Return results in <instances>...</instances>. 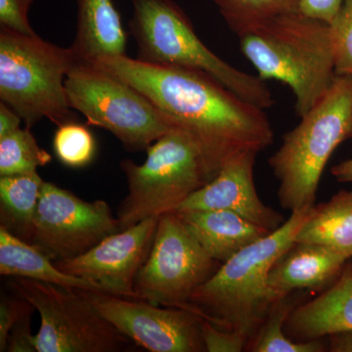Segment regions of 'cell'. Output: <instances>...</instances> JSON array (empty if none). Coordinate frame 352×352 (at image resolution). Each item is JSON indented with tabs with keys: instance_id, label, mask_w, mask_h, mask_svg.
<instances>
[{
	"instance_id": "obj_2",
	"label": "cell",
	"mask_w": 352,
	"mask_h": 352,
	"mask_svg": "<svg viewBox=\"0 0 352 352\" xmlns=\"http://www.w3.org/2000/svg\"><path fill=\"white\" fill-rule=\"evenodd\" d=\"M314 207L291 212L277 230L221 263L196 289L186 309L217 328L237 331L250 339L254 337L275 303L268 289L271 268L295 243Z\"/></svg>"
},
{
	"instance_id": "obj_18",
	"label": "cell",
	"mask_w": 352,
	"mask_h": 352,
	"mask_svg": "<svg viewBox=\"0 0 352 352\" xmlns=\"http://www.w3.org/2000/svg\"><path fill=\"white\" fill-rule=\"evenodd\" d=\"M72 50L76 60L126 55V32L112 0H78V22Z\"/></svg>"
},
{
	"instance_id": "obj_9",
	"label": "cell",
	"mask_w": 352,
	"mask_h": 352,
	"mask_svg": "<svg viewBox=\"0 0 352 352\" xmlns=\"http://www.w3.org/2000/svg\"><path fill=\"white\" fill-rule=\"evenodd\" d=\"M9 286L41 316L36 352L136 351L138 346L106 320L80 289L25 278H11Z\"/></svg>"
},
{
	"instance_id": "obj_29",
	"label": "cell",
	"mask_w": 352,
	"mask_h": 352,
	"mask_svg": "<svg viewBox=\"0 0 352 352\" xmlns=\"http://www.w3.org/2000/svg\"><path fill=\"white\" fill-rule=\"evenodd\" d=\"M31 307V303L16 293L12 296L2 293L0 298V351H6L9 332L21 315Z\"/></svg>"
},
{
	"instance_id": "obj_1",
	"label": "cell",
	"mask_w": 352,
	"mask_h": 352,
	"mask_svg": "<svg viewBox=\"0 0 352 352\" xmlns=\"http://www.w3.org/2000/svg\"><path fill=\"white\" fill-rule=\"evenodd\" d=\"M90 62L142 92L173 127L186 132L201 153L210 182L229 162L247 152L263 151L274 140L263 109L203 72L146 63L126 55Z\"/></svg>"
},
{
	"instance_id": "obj_5",
	"label": "cell",
	"mask_w": 352,
	"mask_h": 352,
	"mask_svg": "<svg viewBox=\"0 0 352 352\" xmlns=\"http://www.w3.org/2000/svg\"><path fill=\"white\" fill-rule=\"evenodd\" d=\"M129 27L138 46L136 59L197 69L252 105L263 110L274 105L265 80L234 68L208 50L186 14L173 0H133Z\"/></svg>"
},
{
	"instance_id": "obj_16",
	"label": "cell",
	"mask_w": 352,
	"mask_h": 352,
	"mask_svg": "<svg viewBox=\"0 0 352 352\" xmlns=\"http://www.w3.org/2000/svg\"><path fill=\"white\" fill-rule=\"evenodd\" d=\"M349 331H352L351 259L332 286L314 300L294 307L285 324L287 336L300 342Z\"/></svg>"
},
{
	"instance_id": "obj_24",
	"label": "cell",
	"mask_w": 352,
	"mask_h": 352,
	"mask_svg": "<svg viewBox=\"0 0 352 352\" xmlns=\"http://www.w3.org/2000/svg\"><path fill=\"white\" fill-rule=\"evenodd\" d=\"M52 161L25 126L0 139V176L25 175L38 171Z\"/></svg>"
},
{
	"instance_id": "obj_17",
	"label": "cell",
	"mask_w": 352,
	"mask_h": 352,
	"mask_svg": "<svg viewBox=\"0 0 352 352\" xmlns=\"http://www.w3.org/2000/svg\"><path fill=\"white\" fill-rule=\"evenodd\" d=\"M210 258L226 263L270 231L224 210H175Z\"/></svg>"
},
{
	"instance_id": "obj_33",
	"label": "cell",
	"mask_w": 352,
	"mask_h": 352,
	"mask_svg": "<svg viewBox=\"0 0 352 352\" xmlns=\"http://www.w3.org/2000/svg\"><path fill=\"white\" fill-rule=\"evenodd\" d=\"M331 173L339 182H352V157L333 166Z\"/></svg>"
},
{
	"instance_id": "obj_26",
	"label": "cell",
	"mask_w": 352,
	"mask_h": 352,
	"mask_svg": "<svg viewBox=\"0 0 352 352\" xmlns=\"http://www.w3.org/2000/svg\"><path fill=\"white\" fill-rule=\"evenodd\" d=\"M329 27L336 76L352 78V0H344Z\"/></svg>"
},
{
	"instance_id": "obj_25",
	"label": "cell",
	"mask_w": 352,
	"mask_h": 352,
	"mask_svg": "<svg viewBox=\"0 0 352 352\" xmlns=\"http://www.w3.org/2000/svg\"><path fill=\"white\" fill-rule=\"evenodd\" d=\"M53 149L64 166L80 168L88 166L94 159L96 142L87 126L74 120L58 126L53 138Z\"/></svg>"
},
{
	"instance_id": "obj_7",
	"label": "cell",
	"mask_w": 352,
	"mask_h": 352,
	"mask_svg": "<svg viewBox=\"0 0 352 352\" xmlns=\"http://www.w3.org/2000/svg\"><path fill=\"white\" fill-rule=\"evenodd\" d=\"M146 152L142 164L131 160L120 162L129 186L118 210L120 230L177 210L190 195L210 182L198 147L182 129H170Z\"/></svg>"
},
{
	"instance_id": "obj_30",
	"label": "cell",
	"mask_w": 352,
	"mask_h": 352,
	"mask_svg": "<svg viewBox=\"0 0 352 352\" xmlns=\"http://www.w3.org/2000/svg\"><path fill=\"white\" fill-rule=\"evenodd\" d=\"M34 307H32L21 315L14 324L7 338L6 351L34 352V335L31 331V317Z\"/></svg>"
},
{
	"instance_id": "obj_20",
	"label": "cell",
	"mask_w": 352,
	"mask_h": 352,
	"mask_svg": "<svg viewBox=\"0 0 352 352\" xmlns=\"http://www.w3.org/2000/svg\"><path fill=\"white\" fill-rule=\"evenodd\" d=\"M295 242L330 248L352 258V191L340 190L312 208Z\"/></svg>"
},
{
	"instance_id": "obj_15",
	"label": "cell",
	"mask_w": 352,
	"mask_h": 352,
	"mask_svg": "<svg viewBox=\"0 0 352 352\" xmlns=\"http://www.w3.org/2000/svg\"><path fill=\"white\" fill-rule=\"evenodd\" d=\"M349 259L324 245L295 242L271 268V298L277 302L298 289L324 288L333 283Z\"/></svg>"
},
{
	"instance_id": "obj_10",
	"label": "cell",
	"mask_w": 352,
	"mask_h": 352,
	"mask_svg": "<svg viewBox=\"0 0 352 352\" xmlns=\"http://www.w3.org/2000/svg\"><path fill=\"white\" fill-rule=\"evenodd\" d=\"M221 263L210 258L179 215H161L151 252L135 278L136 295L162 307L184 308Z\"/></svg>"
},
{
	"instance_id": "obj_6",
	"label": "cell",
	"mask_w": 352,
	"mask_h": 352,
	"mask_svg": "<svg viewBox=\"0 0 352 352\" xmlns=\"http://www.w3.org/2000/svg\"><path fill=\"white\" fill-rule=\"evenodd\" d=\"M76 62L72 47L36 36L0 30V99L32 129L43 119L58 126L74 122L67 76Z\"/></svg>"
},
{
	"instance_id": "obj_34",
	"label": "cell",
	"mask_w": 352,
	"mask_h": 352,
	"mask_svg": "<svg viewBox=\"0 0 352 352\" xmlns=\"http://www.w3.org/2000/svg\"><path fill=\"white\" fill-rule=\"evenodd\" d=\"M347 139H351V140H352V120H351V129H349V138H347Z\"/></svg>"
},
{
	"instance_id": "obj_19",
	"label": "cell",
	"mask_w": 352,
	"mask_h": 352,
	"mask_svg": "<svg viewBox=\"0 0 352 352\" xmlns=\"http://www.w3.org/2000/svg\"><path fill=\"white\" fill-rule=\"evenodd\" d=\"M0 274L4 277L36 280L66 288L104 292L94 282L64 272L38 248L16 237L1 226Z\"/></svg>"
},
{
	"instance_id": "obj_31",
	"label": "cell",
	"mask_w": 352,
	"mask_h": 352,
	"mask_svg": "<svg viewBox=\"0 0 352 352\" xmlns=\"http://www.w3.org/2000/svg\"><path fill=\"white\" fill-rule=\"evenodd\" d=\"M22 118L6 103H0V139L21 129Z\"/></svg>"
},
{
	"instance_id": "obj_4",
	"label": "cell",
	"mask_w": 352,
	"mask_h": 352,
	"mask_svg": "<svg viewBox=\"0 0 352 352\" xmlns=\"http://www.w3.org/2000/svg\"><path fill=\"white\" fill-rule=\"evenodd\" d=\"M283 136L268 163L279 182L278 198L289 212L311 208L322 173L340 143L347 140L352 120V78L336 76L320 101Z\"/></svg>"
},
{
	"instance_id": "obj_14",
	"label": "cell",
	"mask_w": 352,
	"mask_h": 352,
	"mask_svg": "<svg viewBox=\"0 0 352 352\" xmlns=\"http://www.w3.org/2000/svg\"><path fill=\"white\" fill-rule=\"evenodd\" d=\"M258 154L247 152L229 162L212 182L194 192L175 210H230L270 232L277 230L285 222L283 217L263 204L254 185Z\"/></svg>"
},
{
	"instance_id": "obj_22",
	"label": "cell",
	"mask_w": 352,
	"mask_h": 352,
	"mask_svg": "<svg viewBox=\"0 0 352 352\" xmlns=\"http://www.w3.org/2000/svg\"><path fill=\"white\" fill-rule=\"evenodd\" d=\"M300 0H214L229 29L241 36L270 21L298 11Z\"/></svg>"
},
{
	"instance_id": "obj_21",
	"label": "cell",
	"mask_w": 352,
	"mask_h": 352,
	"mask_svg": "<svg viewBox=\"0 0 352 352\" xmlns=\"http://www.w3.org/2000/svg\"><path fill=\"white\" fill-rule=\"evenodd\" d=\"M44 182L38 171L0 176V226L30 244Z\"/></svg>"
},
{
	"instance_id": "obj_32",
	"label": "cell",
	"mask_w": 352,
	"mask_h": 352,
	"mask_svg": "<svg viewBox=\"0 0 352 352\" xmlns=\"http://www.w3.org/2000/svg\"><path fill=\"white\" fill-rule=\"evenodd\" d=\"M328 351L352 352V331L329 336Z\"/></svg>"
},
{
	"instance_id": "obj_27",
	"label": "cell",
	"mask_w": 352,
	"mask_h": 352,
	"mask_svg": "<svg viewBox=\"0 0 352 352\" xmlns=\"http://www.w3.org/2000/svg\"><path fill=\"white\" fill-rule=\"evenodd\" d=\"M203 338L210 352H240L244 351L250 338L237 331L223 330L203 319Z\"/></svg>"
},
{
	"instance_id": "obj_3",
	"label": "cell",
	"mask_w": 352,
	"mask_h": 352,
	"mask_svg": "<svg viewBox=\"0 0 352 352\" xmlns=\"http://www.w3.org/2000/svg\"><path fill=\"white\" fill-rule=\"evenodd\" d=\"M244 56L263 80L288 85L302 118L321 100L336 76L330 27L295 11L241 36Z\"/></svg>"
},
{
	"instance_id": "obj_28",
	"label": "cell",
	"mask_w": 352,
	"mask_h": 352,
	"mask_svg": "<svg viewBox=\"0 0 352 352\" xmlns=\"http://www.w3.org/2000/svg\"><path fill=\"white\" fill-rule=\"evenodd\" d=\"M32 0H0V28L36 36L29 20Z\"/></svg>"
},
{
	"instance_id": "obj_13",
	"label": "cell",
	"mask_w": 352,
	"mask_h": 352,
	"mask_svg": "<svg viewBox=\"0 0 352 352\" xmlns=\"http://www.w3.org/2000/svg\"><path fill=\"white\" fill-rule=\"evenodd\" d=\"M159 219L142 220L108 236L82 256L55 263L68 274L98 285L105 293L138 298L135 278L151 252Z\"/></svg>"
},
{
	"instance_id": "obj_12",
	"label": "cell",
	"mask_w": 352,
	"mask_h": 352,
	"mask_svg": "<svg viewBox=\"0 0 352 352\" xmlns=\"http://www.w3.org/2000/svg\"><path fill=\"white\" fill-rule=\"evenodd\" d=\"M108 322L139 347L151 352L207 351L203 318L192 310L162 307L94 289H80Z\"/></svg>"
},
{
	"instance_id": "obj_23",
	"label": "cell",
	"mask_w": 352,
	"mask_h": 352,
	"mask_svg": "<svg viewBox=\"0 0 352 352\" xmlns=\"http://www.w3.org/2000/svg\"><path fill=\"white\" fill-rule=\"evenodd\" d=\"M293 300L286 296L271 307L264 319L250 351L254 352H322L326 346L320 340H294L285 332V324L291 314Z\"/></svg>"
},
{
	"instance_id": "obj_11",
	"label": "cell",
	"mask_w": 352,
	"mask_h": 352,
	"mask_svg": "<svg viewBox=\"0 0 352 352\" xmlns=\"http://www.w3.org/2000/svg\"><path fill=\"white\" fill-rule=\"evenodd\" d=\"M120 230L107 201H87L44 182L31 244L51 259L63 261L82 256Z\"/></svg>"
},
{
	"instance_id": "obj_8",
	"label": "cell",
	"mask_w": 352,
	"mask_h": 352,
	"mask_svg": "<svg viewBox=\"0 0 352 352\" xmlns=\"http://www.w3.org/2000/svg\"><path fill=\"white\" fill-rule=\"evenodd\" d=\"M65 85L72 109L88 124L110 131L129 151H146L175 129L142 92L94 62L76 60Z\"/></svg>"
}]
</instances>
